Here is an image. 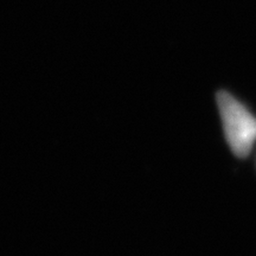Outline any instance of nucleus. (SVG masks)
Returning <instances> with one entry per match:
<instances>
[{
    "instance_id": "f257e3e1",
    "label": "nucleus",
    "mask_w": 256,
    "mask_h": 256,
    "mask_svg": "<svg viewBox=\"0 0 256 256\" xmlns=\"http://www.w3.org/2000/svg\"><path fill=\"white\" fill-rule=\"evenodd\" d=\"M226 142L234 154L246 158L256 142V116L228 92L216 95Z\"/></svg>"
}]
</instances>
